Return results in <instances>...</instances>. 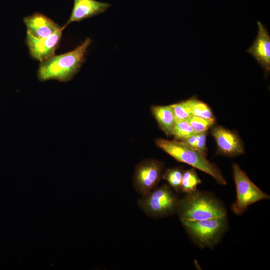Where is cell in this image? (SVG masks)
<instances>
[{"instance_id":"obj_1","label":"cell","mask_w":270,"mask_h":270,"mask_svg":"<svg viewBox=\"0 0 270 270\" xmlns=\"http://www.w3.org/2000/svg\"><path fill=\"white\" fill-rule=\"evenodd\" d=\"M91 44V39L87 38L73 50L54 55L40 62L38 71L40 81L56 80L66 82L70 80L86 61V55Z\"/></svg>"},{"instance_id":"obj_2","label":"cell","mask_w":270,"mask_h":270,"mask_svg":"<svg viewBox=\"0 0 270 270\" xmlns=\"http://www.w3.org/2000/svg\"><path fill=\"white\" fill-rule=\"evenodd\" d=\"M177 214L181 222L227 217L224 204L213 194L196 190L180 199Z\"/></svg>"},{"instance_id":"obj_3","label":"cell","mask_w":270,"mask_h":270,"mask_svg":"<svg viewBox=\"0 0 270 270\" xmlns=\"http://www.w3.org/2000/svg\"><path fill=\"white\" fill-rule=\"evenodd\" d=\"M156 146L177 161L189 164L212 177L219 184L225 186L227 182L222 172L214 164L210 162L206 154L195 150L185 142L176 140L158 138Z\"/></svg>"},{"instance_id":"obj_4","label":"cell","mask_w":270,"mask_h":270,"mask_svg":"<svg viewBox=\"0 0 270 270\" xmlns=\"http://www.w3.org/2000/svg\"><path fill=\"white\" fill-rule=\"evenodd\" d=\"M182 222L192 240L201 248L215 247L222 240L228 226L227 217Z\"/></svg>"},{"instance_id":"obj_5","label":"cell","mask_w":270,"mask_h":270,"mask_svg":"<svg viewBox=\"0 0 270 270\" xmlns=\"http://www.w3.org/2000/svg\"><path fill=\"white\" fill-rule=\"evenodd\" d=\"M180 199L170 186L157 187L138 200L140 208L148 216L164 218L177 213Z\"/></svg>"},{"instance_id":"obj_6","label":"cell","mask_w":270,"mask_h":270,"mask_svg":"<svg viewBox=\"0 0 270 270\" xmlns=\"http://www.w3.org/2000/svg\"><path fill=\"white\" fill-rule=\"evenodd\" d=\"M232 172L236 189V200L232 206L234 214L241 216L252 204L270 199V196L258 188L238 164H233Z\"/></svg>"},{"instance_id":"obj_7","label":"cell","mask_w":270,"mask_h":270,"mask_svg":"<svg viewBox=\"0 0 270 270\" xmlns=\"http://www.w3.org/2000/svg\"><path fill=\"white\" fill-rule=\"evenodd\" d=\"M164 164L157 160L146 159L138 164L133 176L136 192L144 196L158 187L163 174Z\"/></svg>"},{"instance_id":"obj_8","label":"cell","mask_w":270,"mask_h":270,"mask_svg":"<svg viewBox=\"0 0 270 270\" xmlns=\"http://www.w3.org/2000/svg\"><path fill=\"white\" fill-rule=\"evenodd\" d=\"M63 27L52 36L43 38H36L27 32L26 44L31 57L42 62L55 55L62 37Z\"/></svg>"},{"instance_id":"obj_9","label":"cell","mask_w":270,"mask_h":270,"mask_svg":"<svg viewBox=\"0 0 270 270\" xmlns=\"http://www.w3.org/2000/svg\"><path fill=\"white\" fill-rule=\"evenodd\" d=\"M212 134L220 154L234 157L244 154L243 142L236 132L218 126L212 128Z\"/></svg>"},{"instance_id":"obj_10","label":"cell","mask_w":270,"mask_h":270,"mask_svg":"<svg viewBox=\"0 0 270 270\" xmlns=\"http://www.w3.org/2000/svg\"><path fill=\"white\" fill-rule=\"evenodd\" d=\"M110 6L111 4L108 3L96 0H74L71 16L63 28L65 30L72 22H80L103 14Z\"/></svg>"},{"instance_id":"obj_11","label":"cell","mask_w":270,"mask_h":270,"mask_svg":"<svg viewBox=\"0 0 270 270\" xmlns=\"http://www.w3.org/2000/svg\"><path fill=\"white\" fill-rule=\"evenodd\" d=\"M258 36L247 52L254 56L268 74L270 71V35L261 22H258Z\"/></svg>"},{"instance_id":"obj_12","label":"cell","mask_w":270,"mask_h":270,"mask_svg":"<svg viewBox=\"0 0 270 270\" xmlns=\"http://www.w3.org/2000/svg\"><path fill=\"white\" fill-rule=\"evenodd\" d=\"M24 22L26 27L27 32L38 38H48L62 28L47 16L40 12L24 18Z\"/></svg>"},{"instance_id":"obj_13","label":"cell","mask_w":270,"mask_h":270,"mask_svg":"<svg viewBox=\"0 0 270 270\" xmlns=\"http://www.w3.org/2000/svg\"><path fill=\"white\" fill-rule=\"evenodd\" d=\"M151 112L160 129L167 136H171L176 122L172 106H152Z\"/></svg>"},{"instance_id":"obj_14","label":"cell","mask_w":270,"mask_h":270,"mask_svg":"<svg viewBox=\"0 0 270 270\" xmlns=\"http://www.w3.org/2000/svg\"><path fill=\"white\" fill-rule=\"evenodd\" d=\"M202 182L196 170L191 168L184 172L182 181L180 192L190 193L197 190L198 186Z\"/></svg>"},{"instance_id":"obj_15","label":"cell","mask_w":270,"mask_h":270,"mask_svg":"<svg viewBox=\"0 0 270 270\" xmlns=\"http://www.w3.org/2000/svg\"><path fill=\"white\" fill-rule=\"evenodd\" d=\"M189 100L192 116L207 120H216L212 110L207 104L196 98H192Z\"/></svg>"},{"instance_id":"obj_16","label":"cell","mask_w":270,"mask_h":270,"mask_svg":"<svg viewBox=\"0 0 270 270\" xmlns=\"http://www.w3.org/2000/svg\"><path fill=\"white\" fill-rule=\"evenodd\" d=\"M184 172L182 168H174L166 170L162 176L176 194L180 192Z\"/></svg>"},{"instance_id":"obj_17","label":"cell","mask_w":270,"mask_h":270,"mask_svg":"<svg viewBox=\"0 0 270 270\" xmlns=\"http://www.w3.org/2000/svg\"><path fill=\"white\" fill-rule=\"evenodd\" d=\"M195 132L187 120L176 122L172 132L175 140L184 141L195 134Z\"/></svg>"},{"instance_id":"obj_18","label":"cell","mask_w":270,"mask_h":270,"mask_svg":"<svg viewBox=\"0 0 270 270\" xmlns=\"http://www.w3.org/2000/svg\"><path fill=\"white\" fill-rule=\"evenodd\" d=\"M171 106L176 122L188 120L192 116L190 100Z\"/></svg>"},{"instance_id":"obj_19","label":"cell","mask_w":270,"mask_h":270,"mask_svg":"<svg viewBox=\"0 0 270 270\" xmlns=\"http://www.w3.org/2000/svg\"><path fill=\"white\" fill-rule=\"evenodd\" d=\"M207 132L195 133L190 138L182 141L191 148L206 154L208 149L206 146Z\"/></svg>"},{"instance_id":"obj_20","label":"cell","mask_w":270,"mask_h":270,"mask_svg":"<svg viewBox=\"0 0 270 270\" xmlns=\"http://www.w3.org/2000/svg\"><path fill=\"white\" fill-rule=\"evenodd\" d=\"M196 133L207 132L215 124L216 120H207L204 118L193 116L187 120Z\"/></svg>"}]
</instances>
